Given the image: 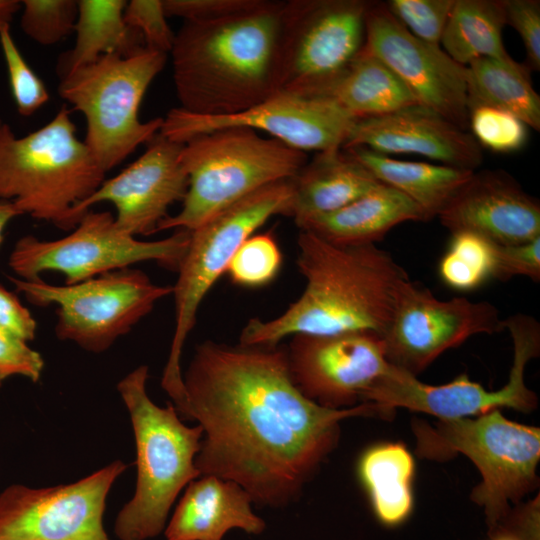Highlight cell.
Masks as SVG:
<instances>
[{
    "label": "cell",
    "instance_id": "obj_1",
    "mask_svg": "<svg viewBox=\"0 0 540 540\" xmlns=\"http://www.w3.org/2000/svg\"><path fill=\"white\" fill-rule=\"evenodd\" d=\"M190 420L203 436L200 475L232 480L260 507L295 503L335 449L340 422L386 415L372 402L331 409L307 399L291 380L287 347L199 344L183 374Z\"/></svg>",
    "mask_w": 540,
    "mask_h": 540
},
{
    "label": "cell",
    "instance_id": "obj_2",
    "mask_svg": "<svg viewBox=\"0 0 540 540\" xmlns=\"http://www.w3.org/2000/svg\"><path fill=\"white\" fill-rule=\"evenodd\" d=\"M297 244L305 289L275 318L250 319L239 344L275 346L295 334L371 332L381 337L410 281L392 255L375 244H331L306 230H300Z\"/></svg>",
    "mask_w": 540,
    "mask_h": 540
},
{
    "label": "cell",
    "instance_id": "obj_3",
    "mask_svg": "<svg viewBox=\"0 0 540 540\" xmlns=\"http://www.w3.org/2000/svg\"><path fill=\"white\" fill-rule=\"evenodd\" d=\"M284 1L224 19L184 22L171 49L180 108L222 116L279 92L278 55Z\"/></svg>",
    "mask_w": 540,
    "mask_h": 540
},
{
    "label": "cell",
    "instance_id": "obj_4",
    "mask_svg": "<svg viewBox=\"0 0 540 540\" xmlns=\"http://www.w3.org/2000/svg\"><path fill=\"white\" fill-rule=\"evenodd\" d=\"M148 377V366L140 365L117 384L133 428L137 466L134 495L114 521L118 540L158 537L180 492L201 476L195 458L202 427L184 424L172 404H155L147 393Z\"/></svg>",
    "mask_w": 540,
    "mask_h": 540
},
{
    "label": "cell",
    "instance_id": "obj_5",
    "mask_svg": "<svg viewBox=\"0 0 540 540\" xmlns=\"http://www.w3.org/2000/svg\"><path fill=\"white\" fill-rule=\"evenodd\" d=\"M106 172L76 136L70 110L24 137L10 125L0 128V199L23 214L72 230L74 210L103 183Z\"/></svg>",
    "mask_w": 540,
    "mask_h": 540
},
{
    "label": "cell",
    "instance_id": "obj_6",
    "mask_svg": "<svg viewBox=\"0 0 540 540\" xmlns=\"http://www.w3.org/2000/svg\"><path fill=\"white\" fill-rule=\"evenodd\" d=\"M181 164L188 189L181 210L163 219L157 232L194 230L241 198L271 183L293 178L306 153L244 127L196 135L183 143Z\"/></svg>",
    "mask_w": 540,
    "mask_h": 540
},
{
    "label": "cell",
    "instance_id": "obj_7",
    "mask_svg": "<svg viewBox=\"0 0 540 540\" xmlns=\"http://www.w3.org/2000/svg\"><path fill=\"white\" fill-rule=\"evenodd\" d=\"M292 198L291 179L266 185L221 210L190 231L187 250L177 269L172 294L175 327L161 386L182 419L189 408L183 385L181 357L204 297L239 246L274 215H286Z\"/></svg>",
    "mask_w": 540,
    "mask_h": 540
},
{
    "label": "cell",
    "instance_id": "obj_8",
    "mask_svg": "<svg viewBox=\"0 0 540 540\" xmlns=\"http://www.w3.org/2000/svg\"><path fill=\"white\" fill-rule=\"evenodd\" d=\"M167 57L144 47L129 56L104 55L60 76L58 94L84 115V142L105 172L160 131L163 118L142 122L139 109Z\"/></svg>",
    "mask_w": 540,
    "mask_h": 540
},
{
    "label": "cell",
    "instance_id": "obj_9",
    "mask_svg": "<svg viewBox=\"0 0 540 540\" xmlns=\"http://www.w3.org/2000/svg\"><path fill=\"white\" fill-rule=\"evenodd\" d=\"M414 432L421 457L442 459L461 453L475 464L482 481L471 498L483 507L489 532L508 516L511 501L536 487L540 431L508 420L499 409L474 419L416 424Z\"/></svg>",
    "mask_w": 540,
    "mask_h": 540
},
{
    "label": "cell",
    "instance_id": "obj_10",
    "mask_svg": "<svg viewBox=\"0 0 540 540\" xmlns=\"http://www.w3.org/2000/svg\"><path fill=\"white\" fill-rule=\"evenodd\" d=\"M8 279L30 303L56 305V336L92 353L108 350L173 291L172 286L157 285L131 267L76 284H50L41 278Z\"/></svg>",
    "mask_w": 540,
    "mask_h": 540
},
{
    "label": "cell",
    "instance_id": "obj_11",
    "mask_svg": "<svg viewBox=\"0 0 540 540\" xmlns=\"http://www.w3.org/2000/svg\"><path fill=\"white\" fill-rule=\"evenodd\" d=\"M190 231L178 229L171 236L143 241L121 230L108 211H87L72 231L60 239L20 238L9 256V266L20 279H39L44 272H60L65 284H76L99 275L146 261L176 270L187 250Z\"/></svg>",
    "mask_w": 540,
    "mask_h": 540
},
{
    "label": "cell",
    "instance_id": "obj_12",
    "mask_svg": "<svg viewBox=\"0 0 540 540\" xmlns=\"http://www.w3.org/2000/svg\"><path fill=\"white\" fill-rule=\"evenodd\" d=\"M370 1H284L279 91L314 96L360 52Z\"/></svg>",
    "mask_w": 540,
    "mask_h": 540
},
{
    "label": "cell",
    "instance_id": "obj_13",
    "mask_svg": "<svg viewBox=\"0 0 540 540\" xmlns=\"http://www.w3.org/2000/svg\"><path fill=\"white\" fill-rule=\"evenodd\" d=\"M513 341V363L508 382L495 391L461 374L443 385H428L416 376L391 365L363 395L361 403L372 402L393 411L396 407L434 415L439 419L470 418L500 407L531 412L537 396L524 380L525 367L540 351V326L531 316L517 314L503 320Z\"/></svg>",
    "mask_w": 540,
    "mask_h": 540
},
{
    "label": "cell",
    "instance_id": "obj_14",
    "mask_svg": "<svg viewBox=\"0 0 540 540\" xmlns=\"http://www.w3.org/2000/svg\"><path fill=\"white\" fill-rule=\"evenodd\" d=\"M127 464L116 460L73 483L0 492V540H111L103 525L108 494Z\"/></svg>",
    "mask_w": 540,
    "mask_h": 540
},
{
    "label": "cell",
    "instance_id": "obj_15",
    "mask_svg": "<svg viewBox=\"0 0 540 540\" xmlns=\"http://www.w3.org/2000/svg\"><path fill=\"white\" fill-rule=\"evenodd\" d=\"M503 329L493 304L464 297L440 300L427 288L408 281L381 338L387 361L416 376L468 338Z\"/></svg>",
    "mask_w": 540,
    "mask_h": 540
},
{
    "label": "cell",
    "instance_id": "obj_16",
    "mask_svg": "<svg viewBox=\"0 0 540 540\" xmlns=\"http://www.w3.org/2000/svg\"><path fill=\"white\" fill-rule=\"evenodd\" d=\"M355 119L334 102L279 91L251 108L222 116H209L172 108L163 118L160 133L175 142L214 130L244 127L270 134L297 150L326 151L342 148Z\"/></svg>",
    "mask_w": 540,
    "mask_h": 540
},
{
    "label": "cell",
    "instance_id": "obj_17",
    "mask_svg": "<svg viewBox=\"0 0 540 540\" xmlns=\"http://www.w3.org/2000/svg\"><path fill=\"white\" fill-rule=\"evenodd\" d=\"M287 347L292 382L307 399L331 409L361 403L391 364L382 338L371 332L295 334Z\"/></svg>",
    "mask_w": 540,
    "mask_h": 540
},
{
    "label": "cell",
    "instance_id": "obj_18",
    "mask_svg": "<svg viewBox=\"0 0 540 540\" xmlns=\"http://www.w3.org/2000/svg\"><path fill=\"white\" fill-rule=\"evenodd\" d=\"M364 47L406 86L416 102L467 131L466 67L441 47L412 35L384 3L371 2Z\"/></svg>",
    "mask_w": 540,
    "mask_h": 540
},
{
    "label": "cell",
    "instance_id": "obj_19",
    "mask_svg": "<svg viewBox=\"0 0 540 540\" xmlns=\"http://www.w3.org/2000/svg\"><path fill=\"white\" fill-rule=\"evenodd\" d=\"M145 152L116 176L104 180L98 189L76 206L79 222L99 202H110L116 209L115 222L124 232L136 237L157 232L169 207L183 201L188 176L181 161L183 143L172 141L158 132Z\"/></svg>",
    "mask_w": 540,
    "mask_h": 540
},
{
    "label": "cell",
    "instance_id": "obj_20",
    "mask_svg": "<svg viewBox=\"0 0 540 540\" xmlns=\"http://www.w3.org/2000/svg\"><path fill=\"white\" fill-rule=\"evenodd\" d=\"M365 147L381 154H414L440 164L475 171L481 147L465 131L420 104L355 121L342 148Z\"/></svg>",
    "mask_w": 540,
    "mask_h": 540
},
{
    "label": "cell",
    "instance_id": "obj_21",
    "mask_svg": "<svg viewBox=\"0 0 540 540\" xmlns=\"http://www.w3.org/2000/svg\"><path fill=\"white\" fill-rule=\"evenodd\" d=\"M438 217L451 233H475L498 245L540 236L538 200L504 171L474 172Z\"/></svg>",
    "mask_w": 540,
    "mask_h": 540
},
{
    "label": "cell",
    "instance_id": "obj_22",
    "mask_svg": "<svg viewBox=\"0 0 540 540\" xmlns=\"http://www.w3.org/2000/svg\"><path fill=\"white\" fill-rule=\"evenodd\" d=\"M253 500L238 483L214 475L191 481L164 530L166 540H223L239 529L260 535L263 518L254 513Z\"/></svg>",
    "mask_w": 540,
    "mask_h": 540
},
{
    "label": "cell",
    "instance_id": "obj_23",
    "mask_svg": "<svg viewBox=\"0 0 540 540\" xmlns=\"http://www.w3.org/2000/svg\"><path fill=\"white\" fill-rule=\"evenodd\" d=\"M287 216L305 221L336 211L367 194L381 182L344 148L316 152L291 178Z\"/></svg>",
    "mask_w": 540,
    "mask_h": 540
},
{
    "label": "cell",
    "instance_id": "obj_24",
    "mask_svg": "<svg viewBox=\"0 0 540 540\" xmlns=\"http://www.w3.org/2000/svg\"><path fill=\"white\" fill-rule=\"evenodd\" d=\"M425 221L420 208L396 189L379 184L350 204L305 221L299 228L335 245L375 244L393 227Z\"/></svg>",
    "mask_w": 540,
    "mask_h": 540
},
{
    "label": "cell",
    "instance_id": "obj_25",
    "mask_svg": "<svg viewBox=\"0 0 540 540\" xmlns=\"http://www.w3.org/2000/svg\"><path fill=\"white\" fill-rule=\"evenodd\" d=\"M326 98L355 120L418 104L396 75L363 45L356 57L314 96Z\"/></svg>",
    "mask_w": 540,
    "mask_h": 540
},
{
    "label": "cell",
    "instance_id": "obj_26",
    "mask_svg": "<svg viewBox=\"0 0 540 540\" xmlns=\"http://www.w3.org/2000/svg\"><path fill=\"white\" fill-rule=\"evenodd\" d=\"M344 149L379 182L412 200L425 221L438 217L475 172L443 164L399 160L365 147Z\"/></svg>",
    "mask_w": 540,
    "mask_h": 540
},
{
    "label": "cell",
    "instance_id": "obj_27",
    "mask_svg": "<svg viewBox=\"0 0 540 540\" xmlns=\"http://www.w3.org/2000/svg\"><path fill=\"white\" fill-rule=\"evenodd\" d=\"M126 1L78 0L75 44L61 55L62 76L107 54L129 56L145 47L141 33L124 21Z\"/></svg>",
    "mask_w": 540,
    "mask_h": 540
},
{
    "label": "cell",
    "instance_id": "obj_28",
    "mask_svg": "<svg viewBox=\"0 0 540 540\" xmlns=\"http://www.w3.org/2000/svg\"><path fill=\"white\" fill-rule=\"evenodd\" d=\"M414 469V459L401 443L377 444L361 455L359 478L377 519L384 525L397 526L410 515Z\"/></svg>",
    "mask_w": 540,
    "mask_h": 540
},
{
    "label": "cell",
    "instance_id": "obj_29",
    "mask_svg": "<svg viewBox=\"0 0 540 540\" xmlns=\"http://www.w3.org/2000/svg\"><path fill=\"white\" fill-rule=\"evenodd\" d=\"M465 67L468 108L483 105L501 109L540 130V97L527 66L515 60L480 58Z\"/></svg>",
    "mask_w": 540,
    "mask_h": 540
},
{
    "label": "cell",
    "instance_id": "obj_30",
    "mask_svg": "<svg viewBox=\"0 0 540 540\" xmlns=\"http://www.w3.org/2000/svg\"><path fill=\"white\" fill-rule=\"evenodd\" d=\"M505 25L504 0H455L440 45L463 66L480 58L510 62L502 40Z\"/></svg>",
    "mask_w": 540,
    "mask_h": 540
},
{
    "label": "cell",
    "instance_id": "obj_31",
    "mask_svg": "<svg viewBox=\"0 0 540 540\" xmlns=\"http://www.w3.org/2000/svg\"><path fill=\"white\" fill-rule=\"evenodd\" d=\"M495 264V243L475 233L455 232L440 259L438 271L448 287L469 291L494 278Z\"/></svg>",
    "mask_w": 540,
    "mask_h": 540
},
{
    "label": "cell",
    "instance_id": "obj_32",
    "mask_svg": "<svg viewBox=\"0 0 540 540\" xmlns=\"http://www.w3.org/2000/svg\"><path fill=\"white\" fill-rule=\"evenodd\" d=\"M282 255L270 233L253 234L232 256L226 272L239 286L255 288L267 285L278 274Z\"/></svg>",
    "mask_w": 540,
    "mask_h": 540
},
{
    "label": "cell",
    "instance_id": "obj_33",
    "mask_svg": "<svg viewBox=\"0 0 540 540\" xmlns=\"http://www.w3.org/2000/svg\"><path fill=\"white\" fill-rule=\"evenodd\" d=\"M21 3V29L38 44L55 45L74 32L78 0H23Z\"/></svg>",
    "mask_w": 540,
    "mask_h": 540
},
{
    "label": "cell",
    "instance_id": "obj_34",
    "mask_svg": "<svg viewBox=\"0 0 540 540\" xmlns=\"http://www.w3.org/2000/svg\"><path fill=\"white\" fill-rule=\"evenodd\" d=\"M468 128L480 147L511 153L528 140V126L513 114L483 105L468 108Z\"/></svg>",
    "mask_w": 540,
    "mask_h": 540
},
{
    "label": "cell",
    "instance_id": "obj_35",
    "mask_svg": "<svg viewBox=\"0 0 540 540\" xmlns=\"http://www.w3.org/2000/svg\"><path fill=\"white\" fill-rule=\"evenodd\" d=\"M0 46L17 111L23 117H30L48 102L49 92L18 49L10 22L4 20H0Z\"/></svg>",
    "mask_w": 540,
    "mask_h": 540
},
{
    "label": "cell",
    "instance_id": "obj_36",
    "mask_svg": "<svg viewBox=\"0 0 540 540\" xmlns=\"http://www.w3.org/2000/svg\"><path fill=\"white\" fill-rule=\"evenodd\" d=\"M455 0H389L390 13L416 38L440 45Z\"/></svg>",
    "mask_w": 540,
    "mask_h": 540
},
{
    "label": "cell",
    "instance_id": "obj_37",
    "mask_svg": "<svg viewBox=\"0 0 540 540\" xmlns=\"http://www.w3.org/2000/svg\"><path fill=\"white\" fill-rule=\"evenodd\" d=\"M166 19L162 0H132L124 9L125 23L141 33L145 47L169 54L175 34Z\"/></svg>",
    "mask_w": 540,
    "mask_h": 540
},
{
    "label": "cell",
    "instance_id": "obj_38",
    "mask_svg": "<svg viewBox=\"0 0 540 540\" xmlns=\"http://www.w3.org/2000/svg\"><path fill=\"white\" fill-rule=\"evenodd\" d=\"M265 0H162L166 17L184 22H206L224 19L253 10Z\"/></svg>",
    "mask_w": 540,
    "mask_h": 540
},
{
    "label": "cell",
    "instance_id": "obj_39",
    "mask_svg": "<svg viewBox=\"0 0 540 540\" xmlns=\"http://www.w3.org/2000/svg\"><path fill=\"white\" fill-rule=\"evenodd\" d=\"M506 25L512 26L524 44L528 68L540 69V1L504 0Z\"/></svg>",
    "mask_w": 540,
    "mask_h": 540
},
{
    "label": "cell",
    "instance_id": "obj_40",
    "mask_svg": "<svg viewBox=\"0 0 540 540\" xmlns=\"http://www.w3.org/2000/svg\"><path fill=\"white\" fill-rule=\"evenodd\" d=\"M44 368L41 354L26 341L0 328V381L22 376L37 382Z\"/></svg>",
    "mask_w": 540,
    "mask_h": 540
},
{
    "label": "cell",
    "instance_id": "obj_41",
    "mask_svg": "<svg viewBox=\"0 0 540 540\" xmlns=\"http://www.w3.org/2000/svg\"><path fill=\"white\" fill-rule=\"evenodd\" d=\"M514 276L540 280V236L522 244H496L494 278L505 281Z\"/></svg>",
    "mask_w": 540,
    "mask_h": 540
},
{
    "label": "cell",
    "instance_id": "obj_42",
    "mask_svg": "<svg viewBox=\"0 0 540 540\" xmlns=\"http://www.w3.org/2000/svg\"><path fill=\"white\" fill-rule=\"evenodd\" d=\"M0 328L28 342L34 339L37 322L17 296L0 284Z\"/></svg>",
    "mask_w": 540,
    "mask_h": 540
},
{
    "label": "cell",
    "instance_id": "obj_43",
    "mask_svg": "<svg viewBox=\"0 0 540 540\" xmlns=\"http://www.w3.org/2000/svg\"><path fill=\"white\" fill-rule=\"evenodd\" d=\"M22 215L14 202L0 199V244L3 239V233L10 221L17 216Z\"/></svg>",
    "mask_w": 540,
    "mask_h": 540
},
{
    "label": "cell",
    "instance_id": "obj_44",
    "mask_svg": "<svg viewBox=\"0 0 540 540\" xmlns=\"http://www.w3.org/2000/svg\"><path fill=\"white\" fill-rule=\"evenodd\" d=\"M22 8L21 1L0 0V20L10 22L13 16Z\"/></svg>",
    "mask_w": 540,
    "mask_h": 540
},
{
    "label": "cell",
    "instance_id": "obj_45",
    "mask_svg": "<svg viewBox=\"0 0 540 540\" xmlns=\"http://www.w3.org/2000/svg\"><path fill=\"white\" fill-rule=\"evenodd\" d=\"M489 535L492 540H522L520 537L502 528L495 529Z\"/></svg>",
    "mask_w": 540,
    "mask_h": 540
},
{
    "label": "cell",
    "instance_id": "obj_46",
    "mask_svg": "<svg viewBox=\"0 0 540 540\" xmlns=\"http://www.w3.org/2000/svg\"><path fill=\"white\" fill-rule=\"evenodd\" d=\"M4 123H5V122L3 121V119H2L1 116H0V128H1V126H2Z\"/></svg>",
    "mask_w": 540,
    "mask_h": 540
},
{
    "label": "cell",
    "instance_id": "obj_47",
    "mask_svg": "<svg viewBox=\"0 0 540 540\" xmlns=\"http://www.w3.org/2000/svg\"><path fill=\"white\" fill-rule=\"evenodd\" d=\"M1 385H2V382L0 381V387H1Z\"/></svg>",
    "mask_w": 540,
    "mask_h": 540
}]
</instances>
